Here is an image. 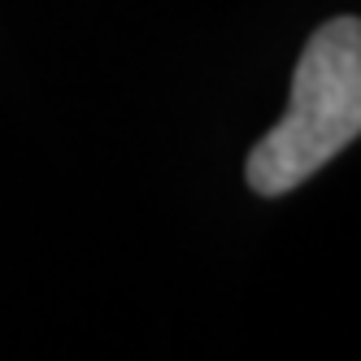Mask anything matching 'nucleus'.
<instances>
[{
    "instance_id": "obj_1",
    "label": "nucleus",
    "mask_w": 361,
    "mask_h": 361,
    "mask_svg": "<svg viewBox=\"0 0 361 361\" xmlns=\"http://www.w3.org/2000/svg\"><path fill=\"white\" fill-rule=\"evenodd\" d=\"M361 135V18H331L309 35L292 74L288 114L248 152L257 196H288Z\"/></svg>"
}]
</instances>
